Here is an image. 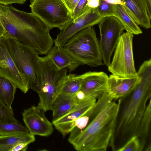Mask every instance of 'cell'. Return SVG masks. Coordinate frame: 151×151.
<instances>
[{"label":"cell","mask_w":151,"mask_h":151,"mask_svg":"<svg viewBox=\"0 0 151 151\" xmlns=\"http://www.w3.org/2000/svg\"><path fill=\"white\" fill-rule=\"evenodd\" d=\"M137 74L139 81L133 91L120 101L114 133L109 146L114 151L137 136L140 122L151 96V59L145 61Z\"/></svg>","instance_id":"cell-1"},{"label":"cell","mask_w":151,"mask_h":151,"mask_svg":"<svg viewBox=\"0 0 151 151\" xmlns=\"http://www.w3.org/2000/svg\"><path fill=\"white\" fill-rule=\"evenodd\" d=\"M0 22L6 31L4 37L28 45L39 55H47L53 47L54 42L49 33L50 29L32 13L0 4Z\"/></svg>","instance_id":"cell-2"},{"label":"cell","mask_w":151,"mask_h":151,"mask_svg":"<svg viewBox=\"0 0 151 151\" xmlns=\"http://www.w3.org/2000/svg\"><path fill=\"white\" fill-rule=\"evenodd\" d=\"M120 105L113 100L105 104L86 127L70 142L78 151H105L113 135Z\"/></svg>","instance_id":"cell-3"},{"label":"cell","mask_w":151,"mask_h":151,"mask_svg":"<svg viewBox=\"0 0 151 151\" xmlns=\"http://www.w3.org/2000/svg\"><path fill=\"white\" fill-rule=\"evenodd\" d=\"M37 71L40 86L37 105L46 112L50 110L53 102L60 93L67 77V70L58 68L46 55L39 57Z\"/></svg>","instance_id":"cell-4"},{"label":"cell","mask_w":151,"mask_h":151,"mask_svg":"<svg viewBox=\"0 0 151 151\" xmlns=\"http://www.w3.org/2000/svg\"><path fill=\"white\" fill-rule=\"evenodd\" d=\"M63 47L82 65L93 67L104 65L99 41L93 27L79 31Z\"/></svg>","instance_id":"cell-5"},{"label":"cell","mask_w":151,"mask_h":151,"mask_svg":"<svg viewBox=\"0 0 151 151\" xmlns=\"http://www.w3.org/2000/svg\"><path fill=\"white\" fill-rule=\"evenodd\" d=\"M6 45L18 70L27 80L29 88L38 93L40 86L37 68L39 56L32 47L12 39H6Z\"/></svg>","instance_id":"cell-6"},{"label":"cell","mask_w":151,"mask_h":151,"mask_svg":"<svg viewBox=\"0 0 151 151\" xmlns=\"http://www.w3.org/2000/svg\"><path fill=\"white\" fill-rule=\"evenodd\" d=\"M32 13L39 18L51 30L65 28L73 19L62 0H31Z\"/></svg>","instance_id":"cell-7"},{"label":"cell","mask_w":151,"mask_h":151,"mask_svg":"<svg viewBox=\"0 0 151 151\" xmlns=\"http://www.w3.org/2000/svg\"><path fill=\"white\" fill-rule=\"evenodd\" d=\"M134 35L129 32L122 33L115 50L113 59L108 66L112 75L124 78L137 76L133 57Z\"/></svg>","instance_id":"cell-8"},{"label":"cell","mask_w":151,"mask_h":151,"mask_svg":"<svg viewBox=\"0 0 151 151\" xmlns=\"http://www.w3.org/2000/svg\"><path fill=\"white\" fill-rule=\"evenodd\" d=\"M99 44L104 64L107 66L124 28L119 21L113 16L104 17L99 23Z\"/></svg>","instance_id":"cell-9"},{"label":"cell","mask_w":151,"mask_h":151,"mask_svg":"<svg viewBox=\"0 0 151 151\" xmlns=\"http://www.w3.org/2000/svg\"><path fill=\"white\" fill-rule=\"evenodd\" d=\"M6 39H0V76L9 80L25 93L29 88L28 81L17 68L8 49Z\"/></svg>","instance_id":"cell-10"},{"label":"cell","mask_w":151,"mask_h":151,"mask_svg":"<svg viewBox=\"0 0 151 151\" xmlns=\"http://www.w3.org/2000/svg\"><path fill=\"white\" fill-rule=\"evenodd\" d=\"M104 18L99 13L97 8H90L86 12L69 23L60 30L54 40L55 45L63 46L76 33L88 27L99 24Z\"/></svg>","instance_id":"cell-11"},{"label":"cell","mask_w":151,"mask_h":151,"mask_svg":"<svg viewBox=\"0 0 151 151\" xmlns=\"http://www.w3.org/2000/svg\"><path fill=\"white\" fill-rule=\"evenodd\" d=\"M45 112L38 105L24 110L22 114L23 120L30 134L48 137L52 133L53 125L46 117Z\"/></svg>","instance_id":"cell-12"},{"label":"cell","mask_w":151,"mask_h":151,"mask_svg":"<svg viewBox=\"0 0 151 151\" xmlns=\"http://www.w3.org/2000/svg\"><path fill=\"white\" fill-rule=\"evenodd\" d=\"M96 99H89L75 105L67 113L52 120L55 128L63 136L70 133L75 127L76 121L89 110L95 104Z\"/></svg>","instance_id":"cell-13"},{"label":"cell","mask_w":151,"mask_h":151,"mask_svg":"<svg viewBox=\"0 0 151 151\" xmlns=\"http://www.w3.org/2000/svg\"><path fill=\"white\" fill-rule=\"evenodd\" d=\"M80 75L82 79L80 90L96 99L107 92L109 76L105 73L89 71Z\"/></svg>","instance_id":"cell-14"},{"label":"cell","mask_w":151,"mask_h":151,"mask_svg":"<svg viewBox=\"0 0 151 151\" xmlns=\"http://www.w3.org/2000/svg\"><path fill=\"white\" fill-rule=\"evenodd\" d=\"M129 14L137 25L146 29L151 27V0H122Z\"/></svg>","instance_id":"cell-15"},{"label":"cell","mask_w":151,"mask_h":151,"mask_svg":"<svg viewBox=\"0 0 151 151\" xmlns=\"http://www.w3.org/2000/svg\"><path fill=\"white\" fill-rule=\"evenodd\" d=\"M139 80L137 75L124 78L111 74L108 77L107 93L114 99L124 98L133 91Z\"/></svg>","instance_id":"cell-16"},{"label":"cell","mask_w":151,"mask_h":151,"mask_svg":"<svg viewBox=\"0 0 151 151\" xmlns=\"http://www.w3.org/2000/svg\"><path fill=\"white\" fill-rule=\"evenodd\" d=\"M46 55L58 68H67L70 72L82 65L63 46L55 45Z\"/></svg>","instance_id":"cell-17"},{"label":"cell","mask_w":151,"mask_h":151,"mask_svg":"<svg viewBox=\"0 0 151 151\" xmlns=\"http://www.w3.org/2000/svg\"><path fill=\"white\" fill-rule=\"evenodd\" d=\"M151 98H150L140 122L137 136L140 141L142 151L151 150Z\"/></svg>","instance_id":"cell-18"},{"label":"cell","mask_w":151,"mask_h":151,"mask_svg":"<svg viewBox=\"0 0 151 151\" xmlns=\"http://www.w3.org/2000/svg\"><path fill=\"white\" fill-rule=\"evenodd\" d=\"M75 94L60 93L53 102L50 110L52 112L53 119L63 115L76 104Z\"/></svg>","instance_id":"cell-19"},{"label":"cell","mask_w":151,"mask_h":151,"mask_svg":"<svg viewBox=\"0 0 151 151\" xmlns=\"http://www.w3.org/2000/svg\"><path fill=\"white\" fill-rule=\"evenodd\" d=\"M113 8L114 13L113 16L119 21L127 32L135 35L142 33V31L129 14L124 5L113 4Z\"/></svg>","instance_id":"cell-20"},{"label":"cell","mask_w":151,"mask_h":151,"mask_svg":"<svg viewBox=\"0 0 151 151\" xmlns=\"http://www.w3.org/2000/svg\"><path fill=\"white\" fill-rule=\"evenodd\" d=\"M35 140V136L29 133L0 136V151H11L19 142H26L30 144Z\"/></svg>","instance_id":"cell-21"},{"label":"cell","mask_w":151,"mask_h":151,"mask_svg":"<svg viewBox=\"0 0 151 151\" xmlns=\"http://www.w3.org/2000/svg\"><path fill=\"white\" fill-rule=\"evenodd\" d=\"M17 88L6 78L0 76V99L9 107L12 104Z\"/></svg>","instance_id":"cell-22"},{"label":"cell","mask_w":151,"mask_h":151,"mask_svg":"<svg viewBox=\"0 0 151 151\" xmlns=\"http://www.w3.org/2000/svg\"><path fill=\"white\" fill-rule=\"evenodd\" d=\"M81 82L82 79L80 75L71 73L68 75L60 93L68 95L76 94L80 89Z\"/></svg>","instance_id":"cell-23"},{"label":"cell","mask_w":151,"mask_h":151,"mask_svg":"<svg viewBox=\"0 0 151 151\" xmlns=\"http://www.w3.org/2000/svg\"><path fill=\"white\" fill-rule=\"evenodd\" d=\"M29 133L27 127L19 122L0 123V136Z\"/></svg>","instance_id":"cell-24"},{"label":"cell","mask_w":151,"mask_h":151,"mask_svg":"<svg viewBox=\"0 0 151 151\" xmlns=\"http://www.w3.org/2000/svg\"><path fill=\"white\" fill-rule=\"evenodd\" d=\"M18 123L14 117L12 108L9 107L0 99V123Z\"/></svg>","instance_id":"cell-25"},{"label":"cell","mask_w":151,"mask_h":151,"mask_svg":"<svg viewBox=\"0 0 151 151\" xmlns=\"http://www.w3.org/2000/svg\"><path fill=\"white\" fill-rule=\"evenodd\" d=\"M140 141L137 136L132 137L117 151H142Z\"/></svg>","instance_id":"cell-26"},{"label":"cell","mask_w":151,"mask_h":151,"mask_svg":"<svg viewBox=\"0 0 151 151\" xmlns=\"http://www.w3.org/2000/svg\"><path fill=\"white\" fill-rule=\"evenodd\" d=\"M97 9L99 14L104 17L113 16V4H109L104 0H100V4Z\"/></svg>","instance_id":"cell-27"},{"label":"cell","mask_w":151,"mask_h":151,"mask_svg":"<svg viewBox=\"0 0 151 151\" xmlns=\"http://www.w3.org/2000/svg\"><path fill=\"white\" fill-rule=\"evenodd\" d=\"M87 0H80L71 13L74 19L86 12L90 8L87 6Z\"/></svg>","instance_id":"cell-28"},{"label":"cell","mask_w":151,"mask_h":151,"mask_svg":"<svg viewBox=\"0 0 151 151\" xmlns=\"http://www.w3.org/2000/svg\"><path fill=\"white\" fill-rule=\"evenodd\" d=\"M80 0H62L64 4L72 13Z\"/></svg>","instance_id":"cell-29"},{"label":"cell","mask_w":151,"mask_h":151,"mask_svg":"<svg viewBox=\"0 0 151 151\" xmlns=\"http://www.w3.org/2000/svg\"><path fill=\"white\" fill-rule=\"evenodd\" d=\"M29 144L26 142H20L15 145L11 151H26Z\"/></svg>","instance_id":"cell-30"},{"label":"cell","mask_w":151,"mask_h":151,"mask_svg":"<svg viewBox=\"0 0 151 151\" xmlns=\"http://www.w3.org/2000/svg\"><path fill=\"white\" fill-rule=\"evenodd\" d=\"M27 0H0V4L6 5L12 4H22Z\"/></svg>","instance_id":"cell-31"},{"label":"cell","mask_w":151,"mask_h":151,"mask_svg":"<svg viewBox=\"0 0 151 151\" xmlns=\"http://www.w3.org/2000/svg\"><path fill=\"white\" fill-rule=\"evenodd\" d=\"M100 3V0H87V6L90 8L98 7Z\"/></svg>","instance_id":"cell-32"},{"label":"cell","mask_w":151,"mask_h":151,"mask_svg":"<svg viewBox=\"0 0 151 151\" xmlns=\"http://www.w3.org/2000/svg\"><path fill=\"white\" fill-rule=\"evenodd\" d=\"M107 2L112 4H121L124 5V3L122 0H104Z\"/></svg>","instance_id":"cell-33"},{"label":"cell","mask_w":151,"mask_h":151,"mask_svg":"<svg viewBox=\"0 0 151 151\" xmlns=\"http://www.w3.org/2000/svg\"><path fill=\"white\" fill-rule=\"evenodd\" d=\"M5 30L3 25L0 22V39L4 37L5 33Z\"/></svg>","instance_id":"cell-34"}]
</instances>
